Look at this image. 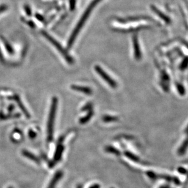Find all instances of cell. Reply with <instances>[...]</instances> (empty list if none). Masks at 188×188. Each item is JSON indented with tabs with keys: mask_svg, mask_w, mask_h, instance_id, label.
<instances>
[{
	"mask_svg": "<svg viewBox=\"0 0 188 188\" xmlns=\"http://www.w3.org/2000/svg\"><path fill=\"white\" fill-rule=\"evenodd\" d=\"M101 1L102 0H93L90 3V4L88 6L87 9H85V12H84V14H83V16L80 19L78 23H77L75 28L74 29V30L71 33V35H70V37L68 39V42H67V47H68V48H70L72 47V45H73V43L75 42L78 35L80 33L81 30L83 28V26L85 25L87 18L90 16V15L92 13L93 9L95 7V6Z\"/></svg>",
	"mask_w": 188,
	"mask_h": 188,
	"instance_id": "6da1fadb",
	"label": "cell"
},
{
	"mask_svg": "<svg viewBox=\"0 0 188 188\" xmlns=\"http://www.w3.org/2000/svg\"><path fill=\"white\" fill-rule=\"evenodd\" d=\"M57 99L56 97H53L51 102L50 111L49 114V117L47 125V139L49 142H51L53 138L54 132V123L55 121V117L57 107Z\"/></svg>",
	"mask_w": 188,
	"mask_h": 188,
	"instance_id": "7a4b0ae2",
	"label": "cell"
},
{
	"mask_svg": "<svg viewBox=\"0 0 188 188\" xmlns=\"http://www.w3.org/2000/svg\"><path fill=\"white\" fill-rule=\"evenodd\" d=\"M42 34L58 50V51L60 52V53L65 58L66 61L68 62V64H73L74 62V60L73 57L55 39H54L50 34H48L45 31H42Z\"/></svg>",
	"mask_w": 188,
	"mask_h": 188,
	"instance_id": "3957f363",
	"label": "cell"
},
{
	"mask_svg": "<svg viewBox=\"0 0 188 188\" xmlns=\"http://www.w3.org/2000/svg\"><path fill=\"white\" fill-rule=\"evenodd\" d=\"M147 175L152 180H156V179H163L165 180H167L169 182L173 183L174 184L178 185L180 184V181L179 179L175 177H172L167 175L164 174H159L154 173L152 171H149L147 172Z\"/></svg>",
	"mask_w": 188,
	"mask_h": 188,
	"instance_id": "277c9868",
	"label": "cell"
},
{
	"mask_svg": "<svg viewBox=\"0 0 188 188\" xmlns=\"http://www.w3.org/2000/svg\"><path fill=\"white\" fill-rule=\"evenodd\" d=\"M95 70L96 72L102 77L103 80L106 82L112 88H116L117 87L116 82L99 66H95Z\"/></svg>",
	"mask_w": 188,
	"mask_h": 188,
	"instance_id": "5b68a950",
	"label": "cell"
},
{
	"mask_svg": "<svg viewBox=\"0 0 188 188\" xmlns=\"http://www.w3.org/2000/svg\"><path fill=\"white\" fill-rule=\"evenodd\" d=\"M64 151V147L61 144H59L56 147L55 153L54 154L53 161L51 162V163L50 164V165H49L50 167L53 166L54 165H55L56 163H58L59 161H61Z\"/></svg>",
	"mask_w": 188,
	"mask_h": 188,
	"instance_id": "8992f818",
	"label": "cell"
},
{
	"mask_svg": "<svg viewBox=\"0 0 188 188\" xmlns=\"http://www.w3.org/2000/svg\"><path fill=\"white\" fill-rule=\"evenodd\" d=\"M63 172L62 171H57L55 174L54 175L53 178L51 179L50 181V183H49L48 186L47 188H55L56 185H57L58 182L62 179L63 177Z\"/></svg>",
	"mask_w": 188,
	"mask_h": 188,
	"instance_id": "52a82bcc",
	"label": "cell"
},
{
	"mask_svg": "<svg viewBox=\"0 0 188 188\" xmlns=\"http://www.w3.org/2000/svg\"><path fill=\"white\" fill-rule=\"evenodd\" d=\"M72 90L84 93L86 95H91L92 93V90L90 87H85V86H81V85H72L71 86Z\"/></svg>",
	"mask_w": 188,
	"mask_h": 188,
	"instance_id": "ba28073f",
	"label": "cell"
},
{
	"mask_svg": "<svg viewBox=\"0 0 188 188\" xmlns=\"http://www.w3.org/2000/svg\"><path fill=\"white\" fill-rule=\"evenodd\" d=\"M22 154L24 156H25L27 158H28L29 159L34 161L35 163L40 164V159L35 155H34V154H33L27 150H23L22 152Z\"/></svg>",
	"mask_w": 188,
	"mask_h": 188,
	"instance_id": "9c48e42d",
	"label": "cell"
},
{
	"mask_svg": "<svg viewBox=\"0 0 188 188\" xmlns=\"http://www.w3.org/2000/svg\"><path fill=\"white\" fill-rule=\"evenodd\" d=\"M14 99H15V100L17 102L18 105L19 106V107H20V109H21L22 112L25 114V115L28 118H30V117H31L30 114H29L28 111L26 110V108L25 107V106L23 105V104L22 103L21 101L20 100V98L18 97V95H16V96L14 97Z\"/></svg>",
	"mask_w": 188,
	"mask_h": 188,
	"instance_id": "30bf717a",
	"label": "cell"
},
{
	"mask_svg": "<svg viewBox=\"0 0 188 188\" xmlns=\"http://www.w3.org/2000/svg\"><path fill=\"white\" fill-rule=\"evenodd\" d=\"M137 37L135 35L133 37V45H134V49H135V56L136 59H139L140 57V48L139 46V43L137 41Z\"/></svg>",
	"mask_w": 188,
	"mask_h": 188,
	"instance_id": "8fae6325",
	"label": "cell"
},
{
	"mask_svg": "<svg viewBox=\"0 0 188 188\" xmlns=\"http://www.w3.org/2000/svg\"><path fill=\"white\" fill-rule=\"evenodd\" d=\"M93 116V112L92 111H90L85 116L81 118V119L80 120V122L81 124H85L87 122H89L90 119H91V117Z\"/></svg>",
	"mask_w": 188,
	"mask_h": 188,
	"instance_id": "7c38bea8",
	"label": "cell"
},
{
	"mask_svg": "<svg viewBox=\"0 0 188 188\" xmlns=\"http://www.w3.org/2000/svg\"><path fill=\"white\" fill-rule=\"evenodd\" d=\"M105 151L106 152H108V153H110V154H116V155H119L120 154L119 150L116 149L115 147H112V146H107L105 148Z\"/></svg>",
	"mask_w": 188,
	"mask_h": 188,
	"instance_id": "4fadbf2b",
	"label": "cell"
},
{
	"mask_svg": "<svg viewBox=\"0 0 188 188\" xmlns=\"http://www.w3.org/2000/svg\"><path fill=\"white\" fill-rule=\"evenodd\" d=\"M125 156L130 159H131V161H134V162H136V163H138L139 161V157L136 156L135 154H131L129 152H125Z\"/></svg>",
	"mask_w": 188,
	"mask_h": 188,
	"instance_id": "5bb4252c",
	"label": "cell"
},
{
	"mask_svg": "<svg viewBox=\"0 0 188 188\" xmlns=\"http://www.w3.org/2000/svg\"><path fill=\"white\" fill-rule=\"evenodd\" d=\"M103 121L105 122H114L117 120V118L114 116H106L103 117Z\"/></svg>",
	"mask_w": 188,
	"mask_h": 188,
	"instance_id": "9a60e30c",
	"label": "cell"
},
{
	"mask_svg": "<svg viewBox=\"0 0 188 188\" xmlns=\"http://www.w3.org/2000/svg\"><path fill=\"white\" fill-rule=\"evenodd\" d=\"M24 10L26 14V15L28 16H32V10H31V7L28 5V4H26L24 6Z\"/></svg>",
	"mask_w": 188,
	"mask_h": 188,
	"instance_id": "2e32d148",
	"label": "cell"
},
{
	"mask_svg": "<svg viewBox=\"0 0 188 188\" xmlns=\"http://www.w3.org/2000/svg\"><path fill=\"white\" fill-rule=\"evenodd\" d=\"M76 3V0H69V6H70V10L71 11H73L75 9Z\"/></svg>",
	"mask_w": 188,
	"mask_h": 188,
	"instance_id": "e0dca14e",
	"label": "cell"
},
{
	"mask_svg": "<svg viewBox=\"0 0 188 188\" xmlns=\"http://www.w3.org/2000/svg\"><path fill=\"white\" fill-rule=\"evenodd\" d=\"M3 42H4V44L7 49V50L8 51V52H9L10 53H13V49L11 47V46L5 40H3Z\"/></svg>",
	"mask_w": 188,
	"mask_h": 188,
	"instance_id": "ac0fdd59",
	"label": "cell"
},
{
	"mask_svg": "<svg viewBox=\"0 0 188 188\" xmlns=\"http://www.w3.org/2000/svg\"><path fill=\"white\" fill-rule=\"evenodd\" d=\"M35 17L36 18V19L37 20H39V21H41V22H44L45 21V18L44 17V16L39 13H36L35 14Z\"/></svg>",
	"mask_w": 188,
	"mask_h": 188,
	"instance_id": "d6986e66",
	"label": "cell"
},
{
	"mask_svg": "<svg viewBox=\"0 0 188 188\" xmlns=\"http://www.w3.org/2000/svg\"><path fill=\"white\" fill-rule=\"evenodd\" d=\"M8 7L6 4H1L0 5V14L4 12V11H6Z\"/></svg>",
	"mask_w": 188,
	"mask_h": 188,
	"instance_id": "ffe728a7",
	"label": "cell"
},
{
	"mask_svg": "<svg viewBox=\"0 0 188 188\" xmlns=\"http://www.w3.org/2000/svg\"><path fill=\"white\" fill-rule=\"evenodd\" d=\"M29 136L31 139H34L36 136V133L33 131V130H30L29 131Z\"/></svg>",
	"mask_w": 188,
	"mask_h": 188,
	"instance_id": "44dd1931",
	"label": "cell"
},
{
	"mask_svg": "<svg viewBox=\"0 0 188 188\" xmlns=\"http://www.w3.org/2000/svg\"><path fill=\"white\" fill-rule=\"evenodd\" d=\"M178 171L179 173H180L181 174H186L187 173V171L185 169H184L183 167H179L178 169Z\"/></svg>",
	"mask_w": 188,
	"mask_h": 188,
	"instance_id": "7402d4cb",
	"label": "cell"
},
{
	"mask_svg": "<svg viewBox=\"0 0 188 188\" xmlns=\"http://www.w3.org/2000/svg\"><path fill=\"white\" fill-rule=\"evenodd\" d=\"M27 23H28V25L31 28H34L35 27V24L34 23L33 21H31V20H28V21H27Z\"/></svg>",
	"mask_w": 188,
	"mask_h": 188,
	"instance_id": "603a6c76",
	"label": "cell"
},
{
	"mask_svg": "<svg viewBox=\"0 0 188 188\" xmlns=\"http://www.w3.org/2000/svg\"><path fill=\"white\" fill-rule=\"evenodd\" d=\"M91 107H92V105H91V104L90 103H88V104H87L86 105H85V107H83V109H82V110L83 111H86V110H89V109H91Z\"/></svg>",
	"mask_w": 188,
	"mask_h": 188,
	"instance_id": "cb8c5ba5",
	"label": "cell"
},
{
	"mask_svg": "<svg viewBox=\"0 0 188 188\" xmlns=\"http://www.w3.org/2000/svg\"><path fill=\"white\" fill-rule=\"evenodd\" d=\"M89 188H100V185L99 184H97V183H95V184H94L92 185H91Z\"/></svg>",
	"mask_w": 188,
	"mask_h": 188,
	"instance_id": "d4e9b609",
	"label": "cell"
},
{
	"mask_svg": "<svg viewBox=\"0 0 188 188\" xmlns=\"http://www.w3.org/2000/svg\"><path fill=\"white\" fill-rule=\"evenodd\" d=\"M76 188H83V186H82V185H78Z\"/></svg>",
	"mask_w": 188,
	"mask_h": 188,
	"instance_id": "484cf974",
	"label": "cell"
},
{
	"mask_svg": "<svg viewBox=\"0 0 188 188\" xmlns=\"http://www.w3.org/2000/svg\"><path fill=\"white\" fill-rule=\"evenodd\" d=\"M159 188H171L169 186H161Z\"/></svg>",
	"mask_w": 188,
	"mask_h": 188,
	"instance_id": "4316f807",
	"label": "cell"
},
{
	"mask_svg": "<svg viewBox=\"0 0 188 188\" xmlns=\"http://www.w3.org/2000/svg\"><path fill=\"white\" fill-rule=\"evenodd\" d=\"M9 188H12V186H10V187H9Z\"/></svg>",
	"mask_w": 188,
	"mask_h": 188,
	"instance_id": "83f0119b",
	"label": "cell"
}]
</instances>
